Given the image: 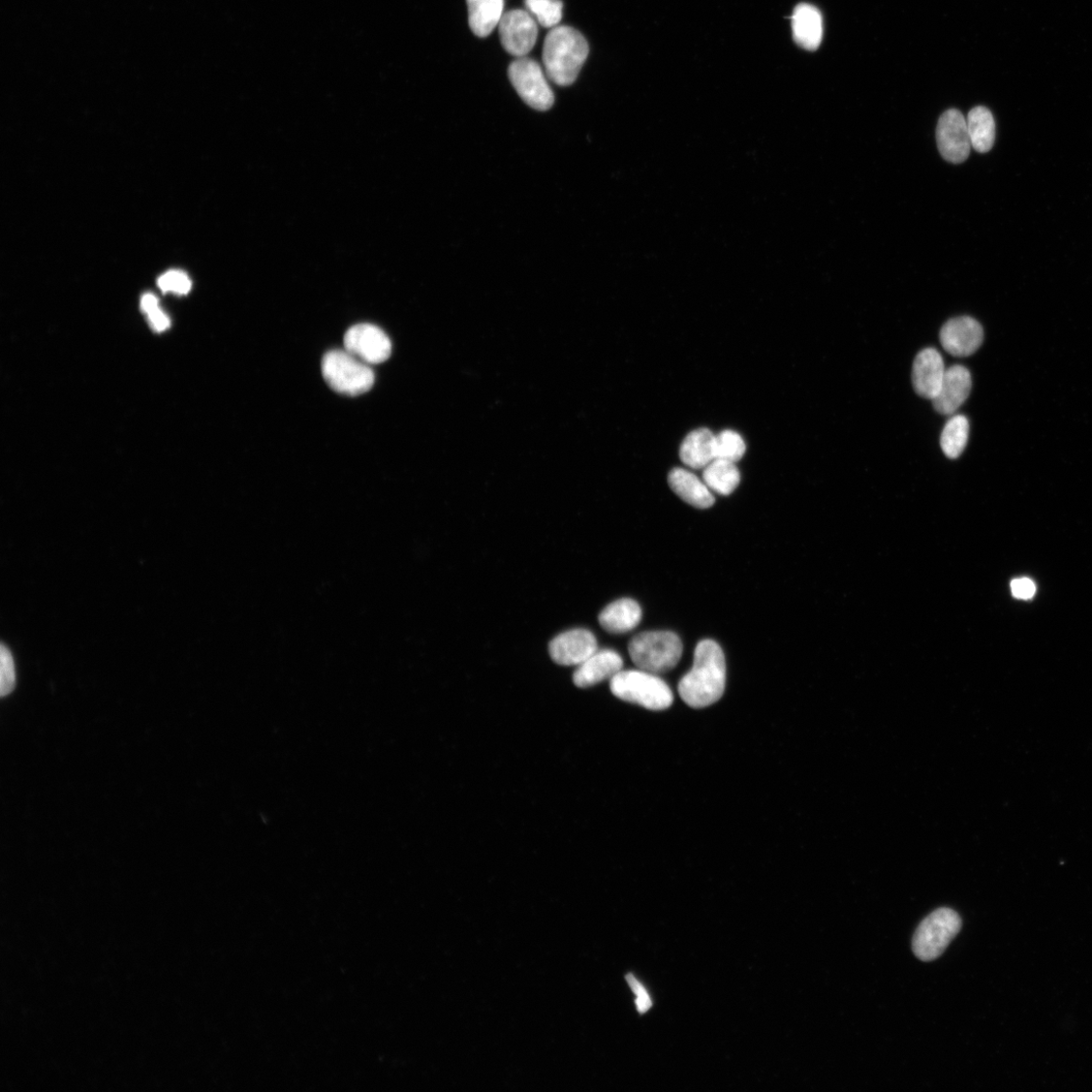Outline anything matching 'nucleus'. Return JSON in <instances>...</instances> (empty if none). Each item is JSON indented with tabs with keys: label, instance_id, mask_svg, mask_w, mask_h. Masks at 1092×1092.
I'll return each mask as SVG.
<instances>
[{
	"label": "nucleus",
	"instance_id": "f257e3e1",
	"mask_svg": "<svg viewBox=\"0 0 1092 1092\" xmlns=\"http://www.w3.org/2000/svg\"><path fill=\"white\" fill-rule=\"evenodd\" d=\"M725 652L714 641H700L694 651L692 669L679 683L683 701L692 708H705L719 701L726 690Z\"/></svg>",
	"mask_w": 1092,
	"mask_h": 1092
},
{
	"label": "nucleus",
	"instance_id": "f03ea898",
	"mask_svg": "<svg viewBox=\"0 0 1092 1092\" xmlns=\"http://www.w3.org/2000/svg\"><path fill=\"white\" fill-rule=\"evenodd\" d=\"M589 55L585 37L572 26L557 25L545 40L543 60L547 77L555 84H573Z\"/></svg>",
	"mask_w": 1092,
	"mask_h": 1092
},
{
	"label": "nucleus",
	"instance_id": "7ed1b4c3",
	"mask_svg": "<svg viewBox=\"0 0 1092 1092\" xmlns=\"http://www.w3.org/2000/svg\"><path fill=\"white\" fill-rule=\"evenodd\" d=\"M612 694L646 709H668L674 701L669 685L657 674L638 670H622L610 680Z\"/></svg>",
	"mask_w": 1092,
	"mask_h": 1092
},
{
	"label": "nucleus",
	"instance_id": "20e7f679",
	"mask_svg": "<svg viewBox=\"0 0 1092 1092\" xmlns=\"http://www.w3.org/2000/svg\"><path fill=\"white\" fill-rule=\"evenodd\" d=\"M629 651L639 669L653 674L673 670L682 658L683 643L672 632H647L636 636Z\"/></svg>",
	"mask_w": 1092,
	"mask_h": 1092
},
{
	"label": "nucleus",
	"instance_id": "39448f33",
	"mask_svg": "<svg viewBox=\"0 0 1092 1092\" xmlns=\"http://www.w3.org/2000/svg\"><path fill=\"white\" fill-rule=\"evenodd\" d=\"M324 380L335 392L359 396L373 387L374 373L370 366L347 351H332L322 360Z\"/></svg>",
	"mask_w": 1092,
	"mask_h": 1092
},
{
	"label": "nucleus",
	"instance_id": "423d86ee",
	"mask_svg": "<svg viewBox=\"0 0 1092 1092\" xmlns=\"http://www.w3.org/2000/svg\"><path fill=\"white\" fill-rule=\"evenodd\" d=\"M961 927V918L953 910L940 909L933 912L922 922L914 935L915 955L925 962L938 959Z\"/></svg>",
	"mask_w": 1092,
	"mask_h": 1092
},
{
	"label": "nucleus",
	"instance_id": "0eeeda50",
	"mask_svg": "<svg viewBox=\"0 0 1092 1092\" xmlns=\"http://www.w3.org/2000/svg\"><path fill=\"white\" fill-rule=\"evenodd\" d=\"M508 74L518 95L530 108L546 112L553 106V92L537 61L518 58L510 65Z\"/></svg>",
	"mask_w": 1092,
	"mask_h": 1092
},
{
	"label": "nucleus",
	"instance_id": "6e6552de",
	"mask_svg": "<svg viewBox=\"0 0 1092 1092\" xmlns=\"http://www.w3.org/2000/svg\"><path fill=\"white\" fill-rule=\"evenodd\" d=\"M346 351L362 362L380 364L392 355V343L387 334L371 324L352 327L345 336Z\"/></svg>",
	"mask_w": 1092,
	"mask_h": 1092
},
{
	"label": "nucleus",
	"instance_id": "1a4fd4ad",
	"mask_svg": "<svg viewBox=\"0 0 1092 1092\" xmlns=\"http://www.w3.org/2000/svg\"><path fill=\"white\" fill-rule=\"evenodd\" d=\"M499 34L504 49L512 56L522 58L534 49L539 27L532 14L512 10L503 15L499 24Z\"/></svg>",
	"mask_w": 1092,
	"mask_h": 1092
},
{
	"label": "nucleus",
	"instance_id": "9d476101",
	"mask_svg": "<svg viewBox=\"0 0 1092 1092\" xmlns=\"http://www.w3.org/2000/svg\"><path fill=\"white\" fill-rule=\"evenodd\" d=\"M938 148L945 161L959 165L970 158L972 140L967 120L957 110L945 112L937 127Z\"/></svg>",
	"mask_w": 1092,
	"mask_h": 1092
},
{
	"label": "nucleus",
	"instance_id": "9b49d317",
	"mask_svg": "<svg viewBox=\"0 0 1092 1092\" xmlns=\"http://www.w3.org/2000/svg\"><path fill=\"white\" fill-rule=\"evenodd\" d=\"M598 650L596 637L588 630L576 629L554 638L549 643V654L560 666H580Z\"/></svg>",
	"mask_w": 1092,
	"mask_h": 1092
},
{
	"label": "nucleus",
	"instance_id": "f8f14e48",
	"mask_svg": "<svg viewBox=\"0 0 1092 1092\" xmlns=\"http://www.w3.org/2000/svg\"><path fill=\"white\" fill-rule=\"evenodd\" d=\"M982 326L972 317H958L948 321L940 333L944 350L957 357L971 356L982 345Z\"/></svg>",
	"mask_w": 1092,
	"mask_h": 1092
},
{
	"label": "nucleus",
	"instance_id": "ddd939ff",
	"mask_svg": "<svg viewBox=\"0 0 1092 1092\" xmlns=\"http://www.w3.org/2000/svg\"><path fill=\"white\" fill-rule=\"evenodd\" d=\"M973 389L972 374L962 365L946 369L939 393L931 401L935 411L943 415L954 414L969 399Z\"/></svg>",
	"mask_w": 1092,
	"mask_h": 1092
},
{
	"label": "nucleus",
	"instance_id": "4468645a",
	"mask_svg": "<svg viewBox=\"0 0 1092 1092\" xmlns=\"http://www.w3.org/2000/svg\"><path fill=\"white\" fill-rule=\"evenodd\" d=\"M946 373L945 362L938 351L921 352L913 366V385L917 394L932 400L940 391Z\"/></svg>",
	"mask_w": 1092,
	"mask_h": 1092
},
{
	"label": "nucleus",
	"instance_id": "2eb2a0df",
	"mask_svg": "<svg viewBox=\"0 0 1092 1092\" xmlns=\"http://www.w3.org/2000/svg\"><path fill=\"white\" fill-rule=\"evenodd\" d=\"M622 668L623 660L618 652L612 649L597 650L578 666L573 677L574 684L579 688H589L605 680H611Z\"/></svg>",
	"mask_w": 1092,
	"mask_h": 1092
},
{
	"label": "nucleus",
	"instance_id": "dca6fc26",
	"mask_svg": "<svg viewBox=\"0 0 1092 1092\" xmlns=\"http://www.w3.org/2000/svg\"><path fill=\"white\" fill-rule=\"evenodd\" d=\"M792 30L795 42L805 50H817L823 40V16L819 9L801 4L792 16Z\"/></svg>",
	"mask_w": 1092,
	"mask_h": 1092
},
{
	"label": "nucleus",
	"instance_id": "f3484780",
	"mask_svg": "<svg viewBox=\"0 0 1092 1092\" xmlns=\"http://www.w3.org/2000/svg\"><path fill=\"white\" fill-rule=\"evenodd\" d=\"M668 481L670 488L686 503L698 509H707L714 505L715 498L710 489L691 472L676 467L671 471Z\"/></svg>",
	"mask_w": 1092,
	"mask_h": 1092
},
{
	"label": "nucleus",
	"instance_id": "a211bd4d",
	"mask_svg": "<svg viewBox=\"0 0 1092 1092\" xmlns=\"http://www.w3.org/2000/svg\"><path fill=\"white\" fill-rule=\"evenodd\" d=\"M641 617L640 604L633 599L624 598L606 606L599 615V623L606 632L619 635L635 630Z\"/></svg>",
	"mask_w": 1092,
	"mask_h": 1092
},
{
	"label": "nucleus",
	"instance_id": "6ab92c4d",
	"mask_svg": "<svg viewBox=\"0 0 1092 1092\" xmlns=\"http://www.w3.org/2000/svg\"><path fill=\"white\" fill-rule=\"evenodd\" d=\"M715 435L709 429L692 431L684 440L680 449L682 461L694 470H703L715 459Z\"/></svg>",
	"mask_w": 1092,
	"mask_h": 1092
},
{
	"label": "nucleus",
	"instance_id": "aec40b11",
	"mask_svg": "<svg viewBox=\"0 0 1092 1092\" xmlns=\"http://www.w3.org/2000/svg\"><path fill=\"white\" fill-rule=\"evenodd\" d=\"M466 4L470 27L480 38L488 37L504 15V0H466Z\"/></svg>",
	"mask_w": 1092,
	"mask_h": 1092
},
{
	"label": "nucleus",
	"instance_id": "412c9836",
	"mask_svg": "<svg viewBox=\"0 0 1092 1092\" xmlns=\"http://www.w3.org/2000/svg\"><path fill=\"white\" fill-rule=\"evenodd\" d=\"M702 477L711 492L724 496L731 495L740 482L736 462L720 458H715L704 467Z\"/></svg>",
	"mask_w": 1092,
	"mask_h": 1092
},
{
	"label": "nucleus",
	"instance_id": "4be33fe9",
	"mask_svg": "<svg viewBox=\"0 0 1092 1092\" xmlns=\"http://www.w3.org/2000/svg\"><path fill=\"white\" fill-rule=\"evenodd\" d=\"M967 127L973 148L979 153L990 151L995 140V121L990 111L976 107L967 117Z\"/></svg>",
	"mask_w": 1092,
	"mask_h": 1092
},
{
	"label": "nucleus",
	"instance_id": "5701e85b",
	"mask_svg": "<svg viewBox=\"0 0 1092 1092\" xmlns=\"http://www.w3.org/2000/svg\"><path fill=\"white\" fill-rule=\"evenodd\" d=\"M969 419L963 415L953 416L945 425L941 435V448L949 458L959 457L970 439Z\"/></svg>",
	"mask_w": 1092,
	"mask_h": 1092
},
{
	"label": "nucleus",
	"instance_id": "b1692460",
	"mask_svg": "<svg viewBox=\"0 0 1092 1092\" xmlns=\"http://www.w3.org/2000/svg\"><path fill=\"white\" fill-rule=\"evenodd\" d=\"M524 3L528 12L545 27L556 26L563 18L561 0H524Z\"/></svg>",
	"mask_w": 1092,
	"mask_h": 1092
},
{
	"label": "nucleus",
	"instance_id": "393cba45",
	"mask_svg": "<svg viewBox=\"0 0 1092 1092\" xmlns=\"http://www.w3.org/2000/svg\"><path fill=\"white\" fill-rule=\"evenodd\" d=\"M714 451L715 458L736 462L745 452V444L738 433L725 430L715 435Z\"/></svg>",
	"mask_w": 1092,
	"mask_h": 1092
},
{
	"label": "nucleus",
	"instance_id": "a878e982",
	"mask_svg": "<svg viewBox=\"0 0 1092 1092\" xmlns=\"http://www.w3.org/2000/svg\"><path fill=\"white\" fill-rule=\"evenodd\" d=\"M141 308L155 331L164 332L170 326L168 317L160 308L159 300L152 294H146L141 301Z\"/></svg>",
	"mask_w": 1092,
	"mask_h": 1092
},
{
	"label": "nucleus",
	"instance_id": "bb28decb",
	"mask_svg": "<svg viewBox=\"0 0 1092 1092\" xmlns=\"http://www.w3.org/2000/svg\"><path fill=\"white\" fill-rule=\"evenodd\" d=\"M0 661H2V675H0V693L3 697L11 694L16 688V671L13 654L8 646L2 644L0 648Z\"/></svg>",
	"mask_w": 1092,
	"mask_h": 1092
},
{
	"label": "nucleus",
	"instance_id": "cd10ccee",
	"mask_svg": "<svg viewBox=\"0 0 1092 1092\" xmlns=\"http://www.w3.org/2000/svg\"><path fill=\"white\" fill-rule=\"evenodd\" d=\"M159 287L165 293L186 295L192 289V282L187 275L178 270H171L161 276Z\"/></svg>",
	"mask_w": 1092,
	"mask_h": 1092
},
{
	"label": "nucleus",
	"instance_id": "c85d7f7f",
	"mask_svg": "<svg viewBox=\"0 0 1092 1092\" xmlns=\"http://www.w3.org/2000/svg\"><path fill=\"white\" fill-rule=\"evenodd\" d=\"M1013 595L1021 600L1032 599L1037 591L1035 583L1028 578L1016 579L1011 583Z\"/></svg>",
	"mask_w": 1092,
	"mask_h": 1092
},
{
	"label": "nucleus",
	"instance_id": "c756f323",
	"mask_svg": "<svg viewBox=\"0 0 1092 1092\" xmlns=\"http://www.w3.org/2000/svg\"><path fill=\"white\" fill-rule=\"evenodd\" d=\"M627 980H628L629 984L631 985V987L633 988V990L639 996V1000H638L639 1011L641 1013H645L651 1006V1002L649 1000V997H648L647 993L645 992L643 987L641 985V983L635 978L634 975H632V974L628 975Z\"/></svg>",
	"mask_w": 1092,
	"mask_h": 1092
}]
</instances>
